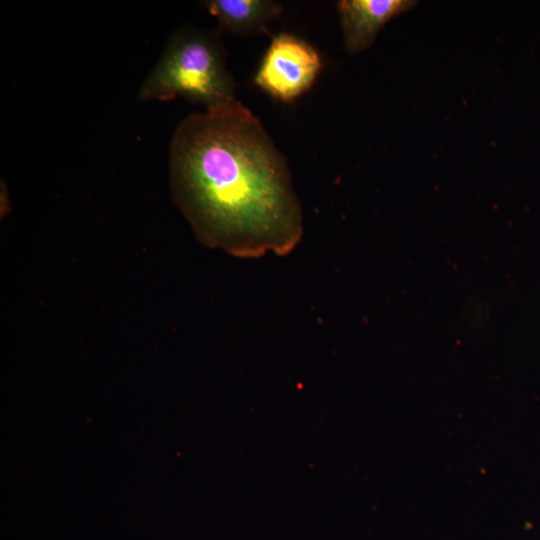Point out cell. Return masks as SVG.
<instances>
[{
	"label": "cell",
	"instance_id": "cell-1",
	"mask_svg": "<svg viewBox=\"0 0 540 540\" xmlns=\"http://www.w3.org/2000/svg\"><path fill=\"white\" fill-rule=\"evenodd\" d=\"M174 203L205 246L239 258L289 254L303 234L289 166L238 100L183 119L170 144Z\"/></svg>",
	"mask_w": 540,
	"mask_h": 540
},
{
	"label": "cell",
	"instance_id": "cell-4",
	"mask_svg": "<svg viewBox=\"0 0 540 540\" xmlns=\"http://www.w3.org/2000/svg\"><path fill=\"white\" fill-rule=\"evenodd\" d=\"M413 0H341L337 3L348 53H360L373 45L381 28L392 18L409 11Z\"/></svg>",
	"mask_w": 540,
	"mask_h": 540
},
{
	"label": "cell",
	"instance_id": "cell-2",
	"mask_svg": "<svg viewBox=\"0 0 540 540\" xmlns=\"http://www.w3.org/2000/svg\"><path fill=\"white\" fill-rule=\"evenodd\" d=\"M234 93L235 82L218 35L186 28L169 38L137 99L168 101L181 96L210 110L236 100Z\"/></svg>",
	"mask_w": 540,
	"mask_h": 540
},
{
	"label": "cell",
	"instance_id": "cell-5",
	"mask_svg": "<svg viewBox=\"0 0 540 540\" xmlns=\"http://www.w3.org/2000/svg\"><path fill=\"white\" fill-rule=\"evenodd\" d=\"M203 5L220 29L243 36L268 33L269 23L283 10L271 0H207Z\"/></svg>",
	"mask_w": 540,
	"mask_h": 540
},
{
	"label": "cell",
	"instance_id": "cell-3",
	"mask_svg": "<svg viewBox=\"0 0 540 540\" xmlns=\"http://www.w3.org/2000/svg\"><path fill=\"white\" fill-rule=\"evenodd\" d=\"M321 68V57L311 44L280 33L264 54L254 83L273 98L290 102L311 88Z\"/></svg>",
	"mask_w": 540,
	"mask_h": 540
}]
</instances>
